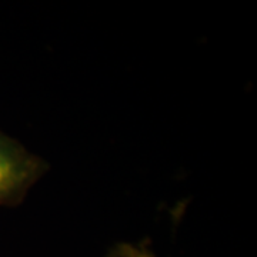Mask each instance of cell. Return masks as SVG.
I'll list each match as a JSON object with an SVG mask.
<instances>
[{"mask_svg":"<svg viewBox=\"0 0 257 257\" xmlns=\"http://www.w3.org/2000/svg\"><path fill=\"white\" fill-rule=\"evenodd\" d=\"M49 167L45 159L0 130V206L20 204Z\"/></svg>","mask_w":257,"mask_h":257,"instance_id":"6da1fadb","label":"cell"}]
</instances>
